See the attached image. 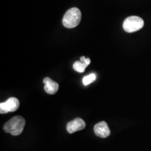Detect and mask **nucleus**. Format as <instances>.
<instances>
[{
	"mask_svg": "<svg viewBox=\"0 0 151 151\" xmlns=\"http://www.w3.org/2000/svg\"><path fill=\"white\" fill-rule=\"evenodd\" d=\"M25 125V120L23 117L18 116L12 118L4 125V130L13 136L21 134Z\"/></svg>",
	"mask_w": 151,
	"mask_h": 151,
	"instance_id": "nucleus-1",
	"label": "nucleus"
},
{
	"mask_svg": "<svg viewBox=\"0 0 151 151\" xmlns=\"http://www.w3.org/2000/svg\"><path fill=\"white\" fill-rule=\"evenodd\" d=\"M81 20V12L78 8L69 9L62 19V24L67 28H73L78 26Z\"/></svg>",
	"mask_w": 151,
	"mask_h": 151,
	"instance_id": "nucleus-2",
	"label": "nucleus"
},
{
	"mask_svg": "<svg viewBox=\"0 0 151 151\" xmlns=\"http://www.w3.org/2000/svg\"><path fill=\"white\" fill-rule=\"evenodd\" d=\"M122 26L124 31L128 33H132L142 29L144 26V21L140 17L132 16L124 20Z\"/></svg>",
	"mask_w": 151,
	"mask_h": 151,
	"instance_id": "nucleus-3",
	"label": "nucleus"
},
{
	"mask_svg": "<svg viewBox=\"0 0 151 151\" xmlns=\"http://www.w3.org/2000/svg\"><path fill=\"white\" fill-rule=\"evenodd\" d=\"M20 106V101L16 97H10L5 102L0 104V113L4 114L9 112H14Z\"/></svg>",
	"mask_w": 151,
	"mask_h": 151,
	"instance_id": "nucleus-4",
	"label": "nucleus"
},
{
	"mask_svg": "<svg viewBox=\"0 0 151 151\" xmlns=\"http://www.w3.org/2000/svg\"><path fill=\"white\" fill-rule=\"evenodd\" d=\"M86 127V122L83 119L76 118L74 120L69 122L67 124V130L69 134H73L76 132L83 130Z\"/></svg>",
	"mask_w": 151,
	"mask_h": 151,
	"instance_id": "nucleus-5",
	"label": "nucleus"
},
{
	"mask_svg": "<svg viewBox=\"0 0 151 151\" xmlns=\"http://www.w3.org/2000/svg\"><path fill=\"white\" fill-rule=\"evenodd\" d=\"M94 132L96 136L100 138H106L111 134V130L108 124L104 121L98 122L94 125Z\"/></svg>",
	"mask_w": 151,
	"mask_h": 151,
	"instance_id": "nucleus-6",
	"label": "nucleus"
},
{
	"mask_svg": "<svg viewBox=\"0 0 151 151\" xmlns=\"http://www.w3.org/2000/svg\"><path fill=\"white\" fill-rule=\"evenodd\" d=\"M43 83L45 84L44 90L49 94H54L59 90V84L55 81H52L48 77L43 79Z\"/></svg>",
	"mask_w": 151,
	"mask_h": 151,
	"instance_id": "nucleus-7",
	"label": "nucleus"
},
{
	"mask_svg": "<svg viewBox=\"0 0 151 151\" xmlns=\"http://www.w3.org/2000/svg\"><path fill=\"white\" fill-rule=\"evenodd\" d=\"M87 67H88V65H87L86 64L83 63V62H82L81 61L75 62L74 63H73V69H74L75 71H78V72H79V73L84 72Z\"/></svg>",
	"mask_w": 151,
	"mask_h": 151,
	"instance_id": "nucleus-8",
	"label": "nucleus"
},
{
	"mask_svg": "<svg viewBox=\"0 0 151 151\" xmlns=\"http://www.w3.org/2000/svg\"><path fill=\"white\" fill-rule=\"evenodd\" d=\"M96 80V75L94 73H90V75L86 76H85L83 78V83L85 86H88L91 83L94 82V81Z\"/></svg>",
	"mask_w": 151,
	"mask_h": 151,
	"instance_id": "nucleus-9",
	"label": "nucleus"
},
{
	"mask_svg": "<svg viewBox=\"0 0 151 151\" xmlns=\"http://www.w3.org/2000/svg\"><path fill=\"white\" fill-rule=\"evenodd\" d=\"M81 61L82 62H83V63H85V64H86V65H88V66L90 64V58H85L84 56L81 57Z\"/></svg>",
	"mask_w": 151,
	"mask_h": 151,
	"instance_id": "nucleus-10",
	"label": "nucleus"
}]
</instances>
